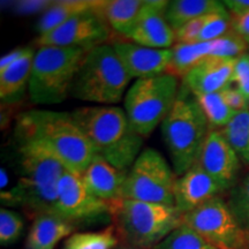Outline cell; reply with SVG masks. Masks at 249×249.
I'll list each match as a JSON object with an SVG mask.
<instances>
[{
  "instance_id": "cell-1",
  "label": "cell",
  "mask_w": 249,
  "mask_h": 249,
  "mask_svg": "<svg viewBox=\"0 0 249 249\" xmlns=\"http://www.w3.org/2000/svg\"><path fill=\"white\" fill-rule=\"evenodd\" d=\"M18 183L9 192H1L5 205H21L34 218L54 213L58 183L66 167L48 149L35 141L17 140Z\"/></svg>"
},
{
  "instance_id": "cell-2",
  "label": "cell",
  "mask_w": 249,
  "mask_h": 249,
  "mask_svg": "<svg viewBox=\"0 0 249 249\" xmlns=\"http://www.w3.org/2000/svg\"><path fill=\"white\" fill-rule=\"evenodd\" d=\"M15 140L35 141L53 154L67 171L82 174L96 152L71 113L30 110L21 113L15 126Z\"/></svg>"
},
{
  "instance_id": "cell-3",
  "label": "cell",
  "mask_w": 249,
  "mask_h": 249,
  "mask_svg": "<svg viewBox=\"0 0 249 249\" xmlns=\"http://www.w3.org/2000/svg\"><path fill=\"white\" fill-rule=\"evenodd\" d=\"M71 114L96 155L117 169L128 172L142 152L143 136L133 129L124 108L88 107L76 108Z\"/></svg>"
},
{
  "instance_id": "cell-4",
  "label": "cell",
  "mask_w": 249,
  "mask_h": 249,
  "mask_svg": "<svg viewBox=\"0 0 249 249\" xmlns=\"http://www.w3.org/2000/svg\"><path fill=\"white\" fill-rule=\"evenodd\" d=\"M210 126L194 95L181 86L172 110L161 124V135L177 177L197 163Z\"/></svg>"
},
{
  "instance_id": "cell-5",
  "label": "cell",
  "mask_w": 249,
  "mask_h": 249,
  "mask_svg": "<svg viewBox=\"0 0 249 249\" xmlns=\"http://www.w3.org/2000/svg\"><path fill=\"white\" fill-rule=\"evenodd\" d=\"M110 207L119 235L141 249H154L182 224L176 207L127 198L112 201Z\"/></svg>"
},
{
  "instance_id": "cell-6",
  "label": "cell",
  "mask_w": 249,
  "mask_h": 249,
  "mask_svg": "<svg viewBox=\"0 0 249 249\" xmlns=\"http://www.w3.org/2000/svg\"><path fill=\"white\" fill-rule=\"evenodd\" d=\"M130 80L113 46L103 44L88 51L71 93L83 102L114 105L123 99Z\"/></svg>"
},
{
  "instance_id": "cell-7",
  "label": "cell",
  "mask_w": 249,
  "mask_h": 249,
  "mask_svg": "<svg viewBox=\"0 0 249 249\" xmlns=\"http://www.w3.org/2000/svg\"><path fill=\"white\" fill-rule=\"evenodd\" d=\"M90 50L40 46L35 53L29 82L30 101L37 105L60 104L68 97L74 79Z\"/></svg>"
},
{
  "instance_id": "cell-8",
  "label": "cell",
  "mask_w": 249,
  "mask_h": 249,
  "mask_svg": "<svg viewBox=\"0 0 249 249\" xmlns=\"http://www.w3.org/2000/svg\"><path fill=\"white\" fill-rule=\"evenodd\" d=\"M179 91V77L172 73L136 80L124 95V108L133 129L150 135L172 110Z\"/></svg>"
},
{
  "instance_id": "cell-9",
  "label": "cell",
  "mask_w": 249,
  "mask_h": 249,
  "mask_svg": "<svg viewBox=\"0 0 249 249\" xmlns=\"http://www.w3.org/2000/svg\"><path fill=\"white\" fill-rule=\"evenodd\" d=\"M176 180V173L160 152L147 148L127 172L121 198L174 207Z\"/></svg>"
},
{
  "instance_id": "cell-10",
  "label": "cell",
  "mask_w": 249,
  "mask_h": 249,
  "mask_svg": "<svg viewBox=\"0 0 249 249\" xmlns=\"http://www.w3.org/2000/svg\"><path fill=\"white\" fill-rule=\"evenodd\" d=\"M182 224L218 249L247 248L248 234L220 196L182 214Z\"/></svg>"
},
{
  "instance_id": "cell-11",
  "label": "cell",
  "mask_w": 249,
  "mask_h": 249,
  "mask_svg": "<svg viewBox=\"0 0 249 249\" xmlns=\"http://www.w3.org/2000/svg\"><path fill=\"white\" fill-rule=\"evenodd\" d=\"M110 27L93 9L71 18L67 22L44 35H39L36 43L40 46L82 48L91 50L103 45L110 38Z\"/></svg>"
},
{
  "instance_id": "cell-12",
  "label": "cell",
  "mask_w": 249,
  "mask_h": 249,
  "mask_svg": "<svg viewBox=\"0 0 249 249\" xmlns=\"http://www.w3.org/2000/svg\"><path fill=\"white\" fill-rule=\"evenodd\" d=\"M54 213L74 224L110 214V202L103 201L90 192L80 174L67 171L58 183Z\"/></svg>"
},
{
  "instance_id": "cell-13",
  "label": "cell",
  "mask_w": 249,
  "mask_h": 249,
  "mask_svg": "<svg viewBox=\"0 0 249 249\" xmlns=\"http://www.w3.org/2000/svg\"><path fill=\"white\" fill-rule=\"evenodd\" d=\"M197 164L224 191L235 185L240 170V158L219 130H210Z\"/></svg>"
},
{
  "instance_id": "cell-14",
  "label": "cell",
  "mask_w": 249,
  "mask_h": 249,
  "mask_svg": "<svg viewBox=\"0 0 249 249\" xmlns=\"http://www.w3.org/2000/svg\"><path fill=\"white\" fill-rule=\"evenodd\" d=\"M124 70L132 79L169 73L173 59L172 49H151L133 42L117 40L112 43Z\"/></svg>"
},
{
  "instance_id": "cell-15",
  "label": "cell",
  "mask_w": 249,
  "mask_h": 249,
  "mask_svg": "<svg viewBox=\"0 0 249 249\" xmlns=\"http://www.w3.org/2000/svg\"><path fill=\"white\" fill-rule=\"evenodd\" d=\"M169 1L145 0L138 22L127 35L130 42L151 49H169L176 43V33L164 17Z\"/></svg>"
},
{
  "instance_id": "cell-16",
  "label": "cell",
  "mask_w": 249,
  "mask_h": 249,
  "mask_svg": "<svg viewBox=\"0 0 249 249\" xmlns=\"http://www.w3.org/2000/svg\"><path fill=\"white\" fill-rule=\"evenodd\" d=\"M223 192L225 191L196 163L177 178L174 183V207L182 216L219 196Z\"/></svg>"
},
{
  "instance_id": "cell-17",
  "label": "cell",
  "mask_w": 249,
  "mask_h": 249,
  "mask_svg": "<svg viewBox=\"0 0 249 249\" xmlns=\"http://www.w3.org/2000/svg\"><path fill=\"white\" fill-rule=\"evenodd\" d=\"M236 58L207 57L182 76V86L192 93L222 91L232 83Z\"/></svg>"
},
{
  "instance_id": "cell-18",
  "label": "cell",
  "mask_w": 249,
  "mask_h": 249,
  "mask_svg": "<svg viewBox=\"0 0 249 249\" xmlns=\"http://www.w3.org/2000/svg\"><path fill=\"white\" fill-rule=\"evenodd\" d=\"M81 177L93 195L103 201L112 202L121 198L127 172L96 155Z\"/></svg>"
},
{
  "instance_id": "cell-19",
  "label": "cell",
  "mask_w": 249,
  "mask_h": 249,
  "mask_svg": "<svg viewBox=\"0 0 249 249\" xmlns=\"http://www.w3.org/2000/svg\"><path fill=\"white\" fill-rule=\"evenodd\" d=\"M36 51L24 48V52L17 61L0 71V99L5 104H15L24 97L29 89L33 62Z\"/></svg>"
},
{
  "instance_id": "cell-20",
  "label": "cell",
  "mask_w": 249,
  "mask_h": 249,
  "mask_svg": "<svg viewBox=\"0 0 249 249\" xmlns=\"http://www.w3.org/2000/svg\"><path fill=\"white\" fill-rule=\"evenodd\" d=\"M74 224L55 213H42L34 218L28 233L26 249H54L62 239L73 234Z\"/></svg>"
},
{
  "instance_id": "cell-21",
  "label": "cell",
  "mask_w": 249,
  "mask_h": 249,
  "mask_svg": "<svg viewBox=\"0 0 249 249\" xmlns=\"http://www.w3.org/2000/svg\"><path fill=\"white\" fill-rule=\"evenodd\" d=\"M144 4L145 0H96L93 11L111 29L127 37L138 22Z\"/></svg>"
},
{
  "instance_id": "cell-22",
  "label": "cell",
  "mask_w": 249,
  "mask_h": 249,
  "mask_svg": "<svg viewBox=\"0 0 249 249\" xmlns=\"http://www.w3.org/2000/svg\"><path fill=\"white\" fill-rule=\"evenodd\" d=\"M226 11L222 1L216 0H173L169 1L164 17L176 31L195 18Z\"/></svg>"
},
{
  "instance_id": "cell-23",
  "label": "cell",
  "mask_w": 249,
  "mask_h": 249,
  "mask_svg": "<svg viewBox=\"0 0 249 249\" xmlns=\"http://www.w3.org/2000/svg\"><path fill=\"white\" fill-rule=\"evenodd\" d=\"M95 4L96 0H65L52 2L51 6L44 11L37 24L39 35H44L55 29L76 15L91 11Z\"/></svg>"
},
{
  "instance_id": "cell-24",
  "label": "cell",
  "mask_w": 249,
  "mask_h": 249,
  "mask_svg": "<svg viewBox=\"0 0 249 249\" xmlns=\"http://www.w3.org/2000/svg\"><path fill=\"white\" fill-rule=\"evenodd\" d=\"M172 51L173 59L169 73L182 77L202 59L211 57L213 51V40L193 43V44H177Z\"/></svg>"
},
{
  "instance_id": "cell-25",
  "label": "cell",
  "mask_w": 249,
  "mask_h": 249,
  "mask_svg": "<svg viewBox=\"0 0 249 249\" xmlns=\"http://www.w3.org/2000/svg\"><path fill=\"white\" fill-rule=\"evenodd\" d=\"M118 235L114 225L99 231L73 233L65 240L62 249H116L120 244Z\"/></svg>"
},
{
  "instance_id": "cell-26",
  "label": "cell",
  "mask_w": 249,
  "mask_h": 249,
  "mask_svg": "<svg viewBox=\"0 0 249 249\" xmlns=\"http://www.w3.org/2000/svg\"><path fill=\"white\" fill-rule=\"evenodd\" d=\"M193 95L209 123L210 130H214V128H224L226 124L231 123V120L236 114L224 101L220 91L213 93H196V95L193 93Z\"/></svg>"
},
{
  "instance_id": "cell-27",
  "label": "cell",
  "mask_w": 249,
  "mask_h": 249,
  "mask_svg": "<svg viewBox=\"0 0 249 249\" xmlns=\"http://www.w3.org/2000/svg\"><path fill=\"white\" fill-rule=\"evenodd\" d=\"M219 132L238 157L249 166V110L236 113L231 123Z\"/></svg>"
},
{
  "instance_id": "cell-28",
  "label": "cell",
  "mask_w": 249,
  "mask_h": 249,
  "mask_svg": "<svg viewBox=\"0 0 249 249\" xmlns=\"http://www.w3.org/2000/svg\"><path fill=\"white\" fill-rule=\"evenodd\" d=\"M154 249H218L193 231L191 227L181 224L171 232Z\"/></svg>"
},
{
  "instance_id": "cell-29",
  "label": "cell",
  "mask_w": 249,
  "mask_h": 249,
  "mask_svg": "<svg viewBox=\"0 0 249 249\" xmlns=\"http://www.w3.org/2000/svg\"><path fill=\"white\" fill-rule=\"evenodd\" d=\"M227 204L241 229L249 234V174L232 187Z\"/></svg>"
},
{
  "instance_id": "cell-30",
  "label": "cell",
  "mask_w": 249,
  "mask_h": 249,
  "mask_svg": "<svg viewBox=\"0 0 249 249\" xmlns=\"http://www.w3.org/2000/svg\"><path fill=\"white\" fill-rule=\"evenodd\" d=\"M24 230L22 217L13 210L1 208L0 210V244L9 246L15 244Z\"/></svg>"
},
{
  "instance_id": "cell-31",
  "label": "cell",
  "mask_w": 249,
  "mask_h": 249,
  "mask_svg": "<svg viewBox=\"0 0 249 249\" xmlns=\"http://www.w3.org/2000/svg\"><path fill=\"white\" fill-rule=\"evenodd\" d=\"M232 28V18L229 12L223 11L210 14L202 29L198 42H213L229 34L227 31Z\"/></svg>"
},
{
  "instance_id": "cell-32",
  "label": "cell",
  "mask_w": 249,
  "mask_h": 249,
  "mask_svg": "<svg viewBox=\"0 0 249 249\" xmlns=\"http://www.w3.org/2000/svg\"><path fill=\"white\" fill-rule=\"evenodd\" d=\"M247 46L245 40L232 31L213 40V51L211 57L238 58L245 53Z\"/></svg>"
},
{
  "instance_id": "cell-33",
  "label": "cell",
  "mask_w": 249,
  "mask_h": 249,
  "mask_svg": "<svg viewBox=\"0 0 249 249\" xmlns=\"http://www.w3.org/2000/svg\"><path fill=\"white\" fill-rule=\"evenodd\" d=\"M209 15H204V17L189 21L188 23L183 24L181 28L174 31L176 33L177 44H193V43H197L201 31L203 29Z\"/></svg>"
},
{
  "instance_id": "cell-34",
  "label": "cell",
  "mask_w": 249,
  "mask_h": 249,
  "mask_svg": "<svg viewBox=\"0 0 249 249\" xmlns=\"http://www.w3.org/2000/svg\"><path fill=\"white\" fill-rule=\"evenodd\" d=\"M232 83L240 90L249 103V54L244 53L236 58L234 71L232 75ZM231 83V85H232Z\"/></svg>"
},
{
  "instance_id": "cell-35",
  "label": "cell",
  "mask_w": 249,
  "mask_h": 249,
  "mask_svg": "<svg viewBox=\"0 0 249 249\" xmlns=\"http://www.w3.org/2000/svg\"><path fill=\"white\" fill-rule=\"evenodd\" d=\"M224 101L230 107L232 108L235 113L239 112L249 110V103L244 95H242L240 90L232 85L227 86L226 88H224L222 91Z\"/></svg>"
},
{
  "instance_id": "cell-36",
  "label": "cell",
  "mask_w": 249,
  "mask_h": 249,
  "mask_svg": "<svg viewBox=\"0 0 249 249\" xmlns=\"http://www.w3.org/2000/svg\"><path fill=\"white\" fill-rule=\"evenodd\" d=\"M232 31L249 46V11L240 15H232Z\"/></svg>"
},
{
  "instance_id": "cell-37",
  "label": "cell",
  "mask_w": 249,
  "mask_h": 249,
  "mask_svg": "<svg viewBox=\"0 0 249 249\" xmlns=\"http://www.w3.org/2000/svg\"><path fill=\"white\" fill-rule=\"evenodd\" d=\"M52 2L50 1H22L18 2L17 5L18 13L30 14L35 13V12L42 11V9H48L51 6Z\"/></svg>"
},
{
  "instance_id": "cell-38",
  "label": "cell",
  "mask_w": 249,
  "mask_h": 249,
  "mask_svg": "<svg viewBox=\"0 0 249 249\" xmlns=\"http://www.w3.org/2000/svg\"><path fill=\"white\" fill-rule=\"evenodd\" d=\"M222 2L232 15H240L249 11V0H225Z\"/></svg>"
},
{
  "instance_id": "cell-39",
  "label": "cell",
  "mask_w": 249,
  "mask_h": 249,
  "mask_svg": "<svg viewBox=\"0 0 249 249\" xmlns=\"http://www.w3.org/2000/svg\"><path fill=\"white\" fill-rule=\"evenodd\" d=\"M23 52H24V48L15 49V50H12V51L8 52V53H6L4 57H1V59H0V71L5 70V68L11 66L13 62L17 61L18 59L22 55Z\"/></svg>"
},
{
  "instance_id": "cell-40",
  "label": "cell",
  "mask_w": 249,
  "mask_h": 249,
  "mask_svg": "<svg viewBox=\"0 0 249 249\" xmlns=\"http://www.w3.org/2000/svg\"><path fill=\"white\" fill-rule=\"evenodd\" d=\"M116 249H141V248H138V247H134V246L127 244V242H120L119 245L117 246Z\"/></svg>"
},
{
  "instance_id": "cell-41",
  "label": "cell",
  "mask_w": 249,
  "mask_h": 249,
  "mask_svg": "<svg viewBox=\"0 0 249 249\" xmlns=\"http://www.w3.org/2000/svg\"><path fill=\"white\" fill-rule=\"evenodd\" d=\"M7 173H6L5 170H1V189L4 191V187L7 185Z\"/></svg>"
},
{
  "instance_id": "cell-42",
  "label": "cell",
  "mask_w": 249,
  "mask_h": 249,
  "mask_svg": "<svg viewBox=\"0 0 249 249\" xmlns=\"http://www.w3.org/2000/svg\"><path fill=\"white\" fill-rule=\"evenodd\" d=\"M246 249H249V234H248V244H247V248Z\"/></svg>"
},
{
  "instance_id": "cell-43",
  "label": "cell",
  "mask_w": 249,
  "mask_h": 249,
  "mask_svg": "<svg viewBox=\"0 0 249 249\" xmlns=\"http://www.w3.org/2000/svg\"><path fill=\"white\" fill-rule=\"evenodd\" d=\"M248 54H249V53H248Z\"/></svg>"
}]
</instances>
